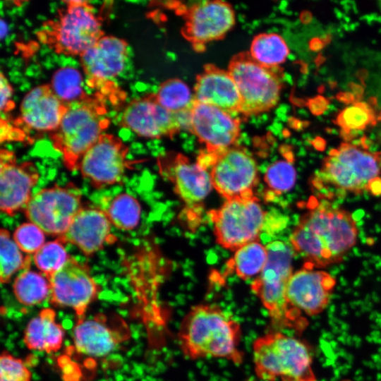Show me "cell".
<instances>
[{"label": "cell", "instance_id": "cell-33", "mask_svg": "<svg viewBox=\"0 0 381 381\" xmlns=\"http://www.w3.org/2000/svg\"><path fill=\"white\" fill-rule=\"evenodd\" d=\"M83 77L73 67H63L53 74L50 86L56 95L65 104L83 99L88 95L83 88Z\"/></svg>", "mask_w": 381, "mask_h": 381}, {"label": "cell", "instance_id": "cell-23", "mask_svg": "<svg viewBox=\"0 0 381 381\" xmlns=\"http://www.w3.org/2000/svg\"><path fill=\"white\" fill-rule=\"evenodd\" d=\"M195 100L217 107L231 114H241V99L228 70L207 64L196 78Z\"/></svg>", "mask_w": 381, "mask_h": 381}, {"label": "cell", "instance_id": "cell-37", "mask_svg": "<svg viewBox=\"0 0 381 381\" xmlns=\"http://www.w3.org/2000/svg\"><path fill=\"white\" fill-rule=\"evenodd\" d=\"M1 381H30L31 373L22 360L4 351L0 357Z\"/></svg>", "mask_w": 381, "mask_h": 381}, {"label": "cell", "instance_id": "cell-7", "mask_svg": "<svg viewBox=\"0 0 381 381\" xmlns=\"http://www.w3.org/2000/svg\"><path fill=\"white\" fill-rule=\"evenodd\" d=\"M227 70L241 96V114L253 116L277 106L284 85L279 66H265L256 61L249 52H242L231 58Z\"/></svg>", "mask_w": 381, "mask_h": 381}, {"label": "cell", "instance_id": "cell-21", "mask_svg": "<svg viewBox=\"0 0 381 381\" xmlns=\"http://www.w3.org/2000/svg\"><path fill=\"white\" fill-rule=\"evenodd\" d=\"M111 225L104 210L83 206L65 234L58 238L65 244L75 246L85 255L91 256L116 241Z\"/></svg>", "mask_w": 381, "mask_h": 381}, {"label": "cell", "instance_id": "cell-9", "mask_svg": "<svg viewBox=\"0 0 381 381\" xmlns=\"http://www.w3.org/2000/svg\"><path fill=\"white\" fill-rule=\"evenodd\" d=\"M208 214L216 242L224 249L234 252L260 240L267 217L255 195L226 200L219 208L211 210Z\"/></svg>", "mask_w": 381, "mask_h": 381}, {"label": "cell", "instance_id": "cell-26", "mask_svg": "<svg viewBox=\"0 0 381 381\" xmlns=\"http://www.w3.org/2000/svg\"><path fill=\"white\" fill-rule=\"evenodd\" d=\"M267 260V250L260 240L249 243L234 252L227 262L225 274L234 273L243 280L258 276Z\"/></svg>", "mask_w": 381, "mask_h": 381}, {"label": "cell", "instance_id": "cell-6", "mask_svg": "<svg viewBox=\"0 0 381 381\" xmlns=\"http://www.w3.org/2000/svg\"><path fill=\"white\" fill-rule=\"evenodd\" d=\"M57 16L44 22L36 35L57 54L80 56L104 35L100 19L87 1H66Z\"/></svg>", "mask_w": 381, "mask_h": 381}, {"label": "cell", "instance_id": "cell-39", "mask_svg": "<svg viewBox=\"0 0 381 381\" xmlns=\"http://www.w3.org/2000/svg\"><path fill=\"white\" fill-rule=\"evenodd\" d=\"M16 124V123H15ZM11 125L10 123L1 119V143L4 141H22L26 138V133L24 130L17 128Z\"/></svg>", "mask_w": 381, "mask_h": 381}, {"label": "cell", "instance_id": "cell-22", "mask_svg": "<svg viewBox=\"0 0 381 381\" xmlns=\"http://www.w3.org/2000/svg\"><path fill=\"white\" fill-rule=\"evenodd\" d=\"M67 107L50 85H38L24 96L15 123L23 124L30 130L53 132L59 127Z\"/></svg>", "mask_w": 381, "mask_h": 381}, {"label": "cell", "instance_id": "cell-47", "mask_svg": "<svg viewBox=\"0 0 381 381\" xmlns=\"http://www.w3.org/2000/svg\"><path fill=\"white\" fill-rule=\"evenodd\" d=\"M305 205H306V204H305L304 202H301L299 203V205H298V206H299L300 207H302V208H303V207H305Z\"/></svg>", "mask_w": 381, "mask_h": 381}, {"label": "cell", "instance_id": "cell-11", "mask_svg": "<svg viewBox=\"0 0 381 381\" xmlns=\"http://www.w3.org/2000/svg\"><path fill=\"white\" fill-rule=\"evenodd\" d=\"M158 167L160 174L171 182L184 203L188 225L197 226L201 220L204 200L212 188L208 170L181 153L159 157Z\"/></svg>", "mask_w": 381, "mask_h": 381}, {"label": "cell", "instance_id": "cell-25", "mask_svg": "<svg viewBox=\"0 0 381 381\" xmlns=\"http://www.w3.org/2000/svg\"><path fill=\"white\" fill-rule=\"evenodd\" d=\"M65 332L56 321L53 309L44 308L28 323L23 334V342L30 350L53 353L63 344Z\"/></svg>", "mask_w": 381, "mask_h": 381}, {"label": "cell", "instance_id": "cell-14", "mask_svg": "<svg viewBox=\"0 0 381 381\" xmlns=\"http://www.w3.org/2000/svg\"><path fill=\"white\" fill-rule=\"evenodd\" d=\"M128 147L115 135L104 133L82 158L78 169L95 189L123 181L130 161Z\"/></svg>", "mask_w": 381, "mask_h": 381}, {"label": "cell", "instance_id": "cell-45", "mask_svg": "<svg viewBox=\"0 0 381 381\" xmlns=\"http://www.w3.org/2000/svg\"><path fill=\"white\" fill-rule=\"evenodd\" d=\"M1 38H3L4 36L6 34V31L7 30L6 24L4 22L3 20H1Z\"/></svg>", "mask_w": 381, "mask_h": 381}, {"label": "cell", "instance_id": "cell-8", "mask_svg": "<svg viewBox=\"0 0 381 381\" xmlns=\"http://www.w3.org/2000/svg\"><path fill=\"white\" fill-rule=\"evenodd\" d=\"M208 170L212 188L226 200L255 195L259 181L257 162L244 148L200 153L196 160Z\"/></svg>", "mask_w": 381, "mask_h": 381}, {"label": "cell", "instance_id": "cell-46", "mask_svg": "<svg viewBox=\"0 0 381 381\" xmlns=\"http://www.w3.org/2000/svg\"><path fill=\"white\" fill-rule=\"evenodd\" d=\"M366 243L368 245V246H373L375 243V241L373 238L371 237H368L366 238Z\"/></svg>", "mask_w": 381, "mask_h": 381}, {"label": "cell", "instance_id": "cell-43", "mask_svg": "<svg viewBox=\"0 0 381 381\" xmlns=\"http://www.w3.org/2000/svg\"><path fill=\"white\" fill-rule=\"evenodd\" d=\"M364 214H365L364 210L362 209H359L353 213V214L351 215V217L354 222H359L363 218Z\"/></svg>", "mask_w": 381, "mask_h": 381}, {"label": "cell", "instance_id": "cell-32", "mask_svg": "<svg viewBox=\"0 0 381 381\" xmlns=\"http://www.w3.org/2000/svg\"><path fill=\"white\" fill-rule=\"evenodd\" d=\"M155 95L162 106L176 114L188 111L195 102L188 85L178 78L163 82Z\"/></svg>", "mask_w": 381, "mask_h": 381}, {"label": "cell", "instance_id": "cell-17", "mask_svg": "<svg viewBox=\"0 0 381 381\" xmlns=\"http://www.w3.org/2000/svg\"><path fill=\"white\" fill-rule=\"evenodd\" d=\"M128 44L121 38L104 35L80 56L87 85L97 89L104 97L114 90L113 82L123 71L128 54Z\"/></svg>", "mask_w": 381, "mask_h": 381}, {"label": "cell", "instance_id": "cell-42", "mask_svg": "<svg viewBox=\"0 0 381 381\" xmlns=\"http://www.w3.org/2000/svg\"><path fill=\"white\" fill-rule=\"evenodd\" d=\"M318 205H319V203L318 202V200L314 196H311L309 198L308 202L306 205L307 207L311 210H315L318 207Z\"/></svg>", "mask_w": 381, "mask_h": 381}, {"label": "cell", "instance_id": "cell-35", "mask_svg": "<svg viewBox=\"0 0 381 381\" xmlns=\"http://www.w3.org/2000/svg\"><path fill=\"white\" fill-rule=\"evenodd\" d=\"M296 172L291 162L278 160L271 164L265 174L264 180L270 198L290 190L296 181Z\"/></svg>", "mask_w": 381, "mask_h": 381}, {"label": "cell", "instance_id": "cell-29", "mask_svg": "<svg viewBox=\"0 0 381 381\" xmlns=\"http://www.w3.org/2000/svg\"><path fill=\"white\" fill-rule=\"evenodd\" d=\"M250 56L258 63L267 67H279L289 54V48L284 39L279 34L260 33L251 42Z\"/></svg>", "mask_w": 381, "mask_h": 381}, {"label": "cell", "instance_id": "cell-12", "mask_svg": "<svg viewBox=\"0 0 381 381\" xmlns=\"http://www.w3.org/2000/svg\"><path fill=\"white\" fill-rule=\"evenodd\" d=\"M83 206L80 190L70 183L40 190L32 195L23 212L45 234L58 238L65 234Z\"/></svg>", "mask_w": 381, "mask_h": 381}, {"label": "cell", "instance_id": "cell-10", "mask_svg": "<svg viewBox=\"0 0 381 381\" xmlns=\"http://www.w3.org/2000/svg\"><path fill=\"white\" fill-rule=\"evenodd\" d=\"M381 172V152H372L361 145L347 142L331 149L315 176L359 195L365 191L367 183Z\"/></svg>", "mask_w": 381, "mask_h": 381}, {"label": "cell", "instance_id": "cell-31", "mask_svg": "<svg viewBox=\"0 0 381 381\" xmlns=\"http://www.w3.org/2000/svg\"><path fill=\"white\" fill-rule=\"evenodd\" d=\"M104 212L114 226L121 230H131L140 222L141 207L135 198L123 193L113 198Z\"/></svg>", "mask_w": 381, "mask_h": 381}, {"label": "cell", "instance_id": "cell-20", "mask_svg": "<svg viewBox=\"0 0 381 381\" xmlns=\"http://www.w3.org/2000/svg\"><path fill=\"white\" fill-rule=\"evenodd\" d=\"M335 284V278L329 273L303 267L291 276L286 296L302 314L315 316L327 307Z\"/></svg>", "mask_w": 381, "mask_h": 381}, {"label": "cell", "instance_id": "cell-30", "mask_svg": "<svg viewBox=\"0 0 381 381\" xmlns=\"http://www.w3.org/2000/svg\"><path fill=\"white\" fill-rule=\"evenodd\" d=\"M32 258L23 255V252L11 238L8 230L0 231V280L1 284L8 283L18 271L30 268Z\"/></svg>", "mask_w": 381, "mask_h": 381}, {"label": "cell", "instance_id": "cell-2", "mask_svg": "<svg viewBox=\"0 0 381 381\" xmlns=\"http://www.w3.org/2000/svg\"><path fill=\"white\" fill-rule=\"evenodd\" d=\"M356 223L347 211L318 207L300 218L289 241L307 261L325 267L341 261L356 243Z\"/></svg>", "mask_w": 381, "mask_h": 381}, {"label": "cell", "instance_id": "cell-24", "mask_svg": "<svg viewBox=\"0 0 381 381\" xmlns=\"http://www.w3.org/2000/svg\"><path fill=\"white\" fill-rule=\"evenodd\" d=\"M128 332L121 331L107 321L103 315L77 321L73 330L75 349L79 353L102 357L113 351L128 338Z\"/></svg>", "mask_w": 381, "mask_h": 381}, {"label": "cell", "instance_id": "cell-38", "mask_svg": "<svg viewBox=\"0 0 381 381\" xmlns=\"http://www.w3.org/2000/svg\"><path fill=\"white\" fill-rule=\"evenodd\" d=\"M0 91L1 111L7 113L14 108L15 104L11 99L13 88L2 72L0 74Z\"/></svg>", "mask_w": 381, "mask_h": 381}, {"label": "cell", "instance_id": "cell-40", "mask_svg": "<svg viewBox=\"0 0 381 381\" xmlns=\"http://www.w3.org/2000/svg\"><path fill=\"white\" fill-rule=\"evenodd\" d=\"M365 191L375 197L381 196V178L375 177L371 179L365 186Z\"/></svg>", "mask_w": 381, "mask_h": 381}, {"label": "cell", "instance_id": "cell-13", "mask_svg": "<svg viewBox=\"0 0 381 381\" xmlns=\"http://www.w3.org/2000/svg\"><path fill=\"white\" fill-rule=\"evenodd\" d=\"M49 280V302L56 307L73 309L77 321L85 318L89 305L96 300L101 290L88 265L73 256Z\"/></svg>", "mask_w": 381, "mask_h": 381}, {"label": "cell", "instance_id": "cell-16", "mask_svg": "<svg viewBox=\"0 0 381 381\" xmlns=\"http://www.w3.org/2000/svg\"><path fill=\"white\" fill-rule=\"evenodd\" d=\"M182 15V35L196 51H202L207 43L222 39L236 22L232 6L224 1L198 2L184 9Z\"/></svg>", "mask_w": 381, "mask_h": 381}, {"label": "cell", "instance_id": "cell-48", "mask_svg": "<svg viewBox=\"0 0 381 381\" xmlns=\"http://www.w3.org/2000/svg\"><path fill=\"white\" fill-rule=\"evenodd\" d=\"M341 381H350V380H349L345 379V380H341Z\"/></svg>", "mask_w": 381, "mask_h": 381}, {"label": "cell", "instance_id": "cell-28", "mask_svg": "<svg viewBox=\"0 0 381 381\" xmlns=\"http://www.w3.org/2000/svg\"><path fill=\"white\" fill-rule=\"evenodd\" d=\"M376 111L365 102H355L337 114L334 123L341 130L346 141L351 139L350 135L375 126L378 121Z\"/></svg>", "mask_w": 381, "mask_h": 381}, {"label": "cell", "instance_id": "cell-3", "mask_svg": "<svg viewBox=\"0 0 381 381\" xmlns=\"http://www.w3.org/2000/svg\"><path fill=\"white\" fill-rule=\"evenodd\" d=\"M104 97L87 96L68 104L59 127L50 138L62 157L66 168L76 171L85 153L96 143L110 123Z\"/></svg>", "mask_w": 381, "mask_h": 381}, {"label": "cell", "instance_id": "cell-34", "mask_svg": "<svg viewBox=\"0 0 381 381\" xmlns=\"http://www.w3.org/2000/svg\"><path fill=\"white\" fill-rule=\"evenodd\" d=\"M65 243L59 238L46 242L33 255L32 260L37 269L48 279L69 259Z\"/></svg>", "mask_w": 381, "mask_h": 381}, {"label": "cell", "instance_id": "cell-18", "mask_svg": "<svg viewBox=\"0 0 381 381\" xmlns=\"http://www.w3.org/2000/svg\"><path fill=\"white\" fill-rule=\"evenodd\" d=\"M187 128L209 152L236 145L241 132L240 121L232 114L195 100L188 113Z\"/></svg>", "mask_w": 381, "mask_h": 381}, {"label": "cell", "instance_id": "cell-27", "mask_svg": "<svg viewBox=\"0 0 381 381\" xmlns=\"http://www.w3.org/2000/svg\"><path fill=\"white\" fill-rule=\"evenodd\" d=\"M13 291L21 304L26 306L39 305L49 298V280L41 272L26 269L15 278Z\"/></svg>", "mask_w": 381, "mask_h": 381}, {"label": "cell", "instance_id": "cell-19", "mask_svg": "<svg viewBox=\"0 0 381 381\" xmlns=\"http://www.w3.org/2000/svg\"><path fill=\"white\" fill-rule=\"evenodd\" d=\"M40 174L34 163L17 162L15 154L6 149L0 152V208L13 216L23 210L37 183Z\"/></svg>", "mask_w": 381, "mask_h": 381}, {"label": "cell", "instance_id": "cell-44", "mask_svg": "<svg viewBox=\"0 0 381 381\" xmlns=\"http://www.w3.org/2000/svg\"><path fill=\"white\" fill-rule=\"evenodd\" d=\"M346 195V190L343 189V188H337L335 190V196L338 198V199H344Z\"/></svg>", "mask_w": 381, "mask_h": 381}, {"label": "cell", "instance_id": "cell-4", "mask_svg": "<svg viewBox=\"0 0 381 381\" xmlns=\"http://www.w3.org/2000/svg\"><path fill=\"white\" fill-rule=\"evenodd\" d=\"M266 248V264L251 283L250 289L265 308L274 326L302 332L308 321L289 303L286 296L287 284L293 274L294 253L289 246L281 241L271 242Z\"/></svg>", "mask_w": 381, "mask_h": 381}, {"label": "cell", "instance_id": "cell-1", "mask_svg": "<svg viewBox=\"0 0 381 381\" xmlns=\"http://www.w3.org/2000/svg\"><path fill=\"white\" fill-rule=\"evenodd\" d=\"M238 322L220 306L202 303L193 306L183 318L178 341L190 360L222 358L235 364L243 361Z\"/></svg>", "mask_w": 381, "mask_h": 381}, {"label": "cell", "instance_id": "cell-5", "mask_svg": "<svg viewBox=\"0 0 381 381\" xmlns=\"http://www.w3.org/2000/svg\"><path fill=\"white\" fill-rule=\"evenodd\" d=\"M254 370L263 381H317L309 346L302 340L272 331L253 345Z\"/></svg>", "mask_w": 381, "mask_h": 381}, {"label": "cell", "instance_id": "cell-41", "mask_svg": "<svg viewBox=\"0 0 381 381\" xmlns=\"http://www.w3.org/2000/svg\"><path fill=\"white\" fill-rule=\"evenodd\" d=\"M313 145L316 150L323 151L325 148L326 143L321 138H316L313 142Z\"/></svg>", "mask_w": 381, "mask_h": 381}, {"label": "cell", "instance_id": "cell-15", "mask_svg": "<svg viewBox=\"0 0 381 381\" xmlns=\"http://www.w3.org/2000/svg\"><path fill=\"white\" fill-rule=\"evenodd\" d=\"M190 111V110H189ZM188 111L176 114L162 106L155 94L131 101L124 108L121 125L140 137L171 138L188 126Z\"/></svg>", "mask_w": 381, "mask_h": 381}, {"label": "cell", "instance_id": "cell-36", "mask_svg": "<svg viewBox=\"0 0 381 381\" xmlns=\"http://www.w3.org/2000/svg\"><path fill=\"white\" fill-rule=\"evenodd\" d=\"M13 238L26 255H34L46 243L45 233L31 222H24L16 227Z\"/></svg>", "mask_w": 381, "mask_h": 381}]
</instances>
